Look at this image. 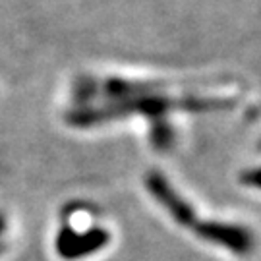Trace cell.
Returning <instances> with one entry per match:
<instances>
[{
    "label": "cell",
    "instance_id": "1",
    "mask_svg": "<svg viewBox=\"0 0 261 261\" xmlns=\"http://www.w3.org/2000/svg\"><path fill=\"white\" fill-rule=\"evenodd\" d=\"M82 97H103V107H84L68 114V122L74 126H97L128 114H141L151 122V140L155 147L167 151L172 145L174 134L168 124V116L174 111H219L230 107V97L224 95H201L194 91H178L168 84L132 82L122 77L87 80L82 85Z\"/></svg>",
    "mask_w": 261,
    "mask_h": 261
},
{
    "label": "cell",
    "instance_id": "2",
    "mask_svg": "<svg viewBox=\"0 0 261 261\" xmlns=\"http://www.w3.org/2000/svg\"><path fill=\"white\" fill-rule=\"evenodd\" d=\"M145 188L149 192V196L155 197L159 205L163 207L170 219L186 228L190 232L197 236L199 240L223 248L236 255H248L255 246L253 234L240 224L223 223V221H209L199 217L192 203H188L184 197L178 194V190L167 178L157 170H151L145 174Z\"/></svg>",
    "mask_w": 261,
    "mask_h": 261
},
{
    "label": "cell",
    "instance_id": "3",
    "mask_svg": "<svg viewBox=\"0 0 261 261\" xmlns=\"http://www.w3.org/2000/svg\"><path fill=\"white\" fill-rule=\"evenodd\" d=\"M111 240V234L105 228H91L85 232H77L74 228H64L58 240H56V250L66 259H80L85 255L99 252Z\"/></svg>",
    "mask_w": 261,
    "mask_h": 261
},
{
    "label": "cell",
    "instance_id": "4",
    "mask_svg": "<svg viewBox=\"0 0 261 261\" xmlns=\"http://www.w3.org/2000/svg\"><path fill=\"white\" fill-rule=\"evenodd\" d=\"M4 228H6V223H4V219L0 217V236H2V232H4Z\"/></svg>",
    "mask_w": 261,
    "mask_h": 261
}]
</instances>
